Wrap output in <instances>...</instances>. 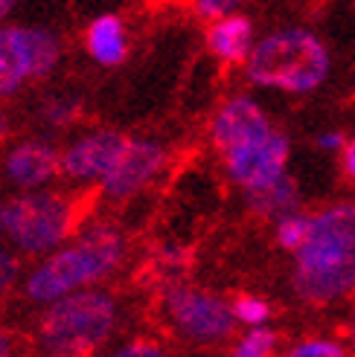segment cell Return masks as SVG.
<instances>
[{"instance_id":"13","label":"cell","mask_w":355,"mask_h":357,"mask_svg":"<svg viewBox=\"0 0 355 357\" xmlns=\"http://www.w3.org/2000/svg\"><path fill=\"white\" fill-rule=\"evenodd\" d=\"M256 38H254V21L239 12L224 15L219 21H210L207 29V50L222 64H245L251 56Z\"/></svg>"},{"instance_id":"28","label":"cell","mask_w":355,"mask_h":357,"mask_svg":"<svg viewBox=\"0 0 355 357\" xmlns=\"http://www.w3.org/2000/svg\"><path fill=\"white\" fill-rule=\"evenodd\" d=\"M12 6H15V0H0V21H3V17L12 12Z\"/></svg>"},{"instance_id":"20","label":"cell","mask_w":355,"mask_h":357,"mask_svg":"<svg viewBox=\"0 0 355 357\" xmlns=\"http://www.w3.org/2000/svg\"><path fill=\"white\" fill-rule=\"evenodd\" d=\"M291 357H344L347 349L341 340H329V337H309V340H300L297 346H291L289 351Z\"/></svg>"},{"instance_id":"6","label":"cell","mask_w":355,"mask_h":357,"mask_svg":"<svg viewBox=\"0 0 355 357\" xmlns=\"http://www.w3.org/2000/svg\"><path fill=\"white\" fill-rule=\"evenodd\" d=\"M61 59V41L44 26H0V96H15L29 82L47 79Z\"/></svg>"},{"instance_id":"22","label":"cell","mask_w":355,"mask_h":357,"mask_svg":"<svg viewBox=\"0 0 355 357\" xmlns=\"http://www.w3.org/2000/svg\"><path fill=\"white\" fill-rule=\"evenodd\" d=\"M17 273H21V261H17V256L9 247L0 244V296L17 282Z\"/></svg>"},{"instance_id":"1","label":"cell","mask_w":355,"mask_h":357,"mask_svg":"<svg viewBox=\"0 0 355 357\" xmlns=\"http://www.w3.org/2000/svg\"><path fill=\"white\" fill-rule=\"evenodd\" d=\"M291 288L306 305H335L355 294V204L338 201L312 215L294 253Z\"/></svg>"},{"instance_id":"4","label":"cell","mask_w":355,"mask_h":357,"mask_svg":"<svg viewBox=\"0 0 355 357\" xmlns=\"http://www.w3.org/2000/svg\"><path fill=\"white\" fill-rule=\"evenodd\" d=\"M117 326V302L105 291L82 288L50 302L38 319V349L52 357L91 354Z\"/></svg>"},{"instance_id":"3","label":"cell","mask_w":355,"mask_h":357,"mask_svg":"<svg viewBox=\"0 0 355 357\" xmlns=\"http://www.w3.org/2000/svg\"><path fill=\"white\" fill-rule=\"evenodd\" d=\"M332 56L321 35L306 26H286L259 38L245 61V76L256 87H271L291 96H306L324 87Z\"/></svg>"},{"instance_id":"9","label":"cell","mask_w":355,"mask_h":357,"mask_svg":"<svg viewBox=\"0 0 355 357\" xmlns=\"http://www.w3.org/2000/svg\"><path fill=\"white\" fill-rule=\"evenodd\" d=\"M166 166V151L152 139H129L122 149L117 166L105 174L102 195L111 201H126L149 186L157 172Z\"/></svg>"},{"instance_id":"25","label":"cell","mask_w":355,"mask_h":357,"mask_svg":"<svg viewBox=\"0 0 355 357\" xmlns=\"http://www.w3.org/2000/svg\"><path fill=\"white\" fill-rule=\"evenodd\" d=\"M341 169H344V174L349 177V181H355V137L347 139V146L341 151Z\"/></svg>"},{"instance_id":"14","label":"cell","mask_w":355,"mask_h":357,"mask_svg":"<svg viewBox=\"0 0 355 357\" xmlns=\"http://www.w3.org/2000/svg\"><path fill=\"white\" fill-rule=\"evenodd\" d=\"M85 47L87 56L102 67H117L129 56V38H126V24L119 15H99L96 21L85 32Z\"/></svg>"},{"instance_id":"12","label":"cell","mask_w":355,"mask_h":357,"mask_svg":"<svg viewBox=\"0 0 355 357\" xmlns=\"http://www.w3.org/2000/svg\"><path fill=\"white\" fill-rule=\"evenodd\" d=\"M3 172L17 189H38L61 172V151L44 139H24L6 151Z\"/></svg>"},{"instance_id":"16","label":"cell","mask_w":355,"mask_h":357,"mask_svg":"<svg viewBox=\"0 0 355 357\" xmlns=\"http://www.w3.org/2000/svg\"><path fill=\"white\" fill-rule=\"evenodd\" d=\"M309 224H312V215H303V212H289V215L277 218V227H274V238L282 250L289 253H297L303 247L306 236H309Z\"/></svg>"},{"instance_id":"24","label":"cell","mask_w":355,"mask_h":357,"mask_svg":"<svg viewBox=\"0 0 355 357\" xmlns=\"http://www.w3.org/2000/svg\"><path fill=\"white\" fill-rule=\"evenodd\" d=\"M317 149L321 151H326V154H338V151H344V146H347V137L341 134V131H324V134H317Z\"/></svg>"},{"instance_id":"8","label":"cell","mask_w":355,"mask_h":357,"mask_svg":"<svg viewBox=\"0 0 355 357\" xmlns=\"http://www.w3.org/2000/svg\"><path fill=\"white\" fill-rule=\"evenodd\" d=\"M289 157H291V142L280 128L262 134L251 142L230 149L222 154L224 172L242 192L262 189L280 177L289 174Z\"/></svg>"},{"instance_id":"30","label":"cell","mask_w":355,"mask_h":357,"mask_svg":"<svg viewBox=\"0 0 355 357\" xmlns=\"http://www.w3.org/2000/svg\"><path fill=\"white\" fill-rule=\"evenodd\" d=\"M152 3H178V0H152Z\"/></svg>"},{"instance_id":"5","label":"cell","mask_w":355,"mask_h":357,"mask_svg":"<svg viewBox=\"0 0 355 357\" xmlns=\"http://www.w3.org/2000/svg\"><path fill=\"white\" fill-rule=\"evenodd\" d=\"M76 224V206L59 192H35L0 204V233L27 256H47L67 241Z\"/></svg>"},{"instance_id":"11","label":"cell","mask_w":355,"mask_h":357,"mask_svg":"<svg viewBox=\"0 0 355 357\" xmlns=\"http://www.w3.org/2000/svg\"><path fill=\"white\" fill-rule=\"evenodd\" d=\"M268 131H274V122L259 108V102L247 99V96H233L212 116L210 139H212V146H216V151L224 154V151L242 146V142H251Z\"/></svg>"},{"instance_id":"23","label":"cell","mask_w":355,"mask_h":357,"mask_svg":"<svg viewBox=\"0 0 355 357\" xmlns=\"http://www.w3.org/2000/svg\"><path fill=\"white\" fill-rule=\"evenodd\" d=\"M117 357H164L166 349L161 343H152V340H134V343H126L114 351Z\"/></svg>"},{"instance_id":"17","label":"cell","mask_w":355,"mask_h":357,"mask_svg":"<svg viewBox=\"0 0 355 357\" xmlns=\"http://www.w3.org/2000/svg\"><path fill=\"white\" fill-rule=\"evenodd\" d=\"M277 349V334L271 328L254 326L242 340L233 346V357H268Z\"/></svg>"},{"instance_id":"29","label":"cell","mask_w":355,"mask_h":357,"mask_svg":"<svg viewBox=\"0 0 355 357\" xmlns=\"http://www.w3.org/2000/svg\"><path fill=\"white\" fill-rule=\"evenodd\" d=\"M349 343L355 349V314H352V323H349Z\"/></svg>"},{"instance_id":"7","label":"cell","mask_w":355,"mask_h":357,"mask_svg":"<svg viewBox=\"0 0 355 357\" xmlns=\"http://www.w3.org/2000/svg\"><path fill=\"white\" fill-rule=\"evenodd\" d=\"M164 317L166 323L195 346H219L236 328L233 302H227L210 291L189 288V284H172L164 294Z\"/></svg>"},{"instance_id":"10","label":"cell","mask_w":355,"mask_h":357,"mask_svg":"<svg viewBox=\"0 0 355 357\" xmlns=\"http://www.w3.org/2000/svg\"><path fill=\"white\" fill-rule=\"evenodd\" d=\"M126 142L129 137H122L119 131H94L79 137L73 146L61 151V174L82 183H102L105 174L117 166Z\"/></svg>"},{"instance_id":"15","label":"cell","mask_w":355,"mask_h":357,"mask_svg":"<svg viewBox=\"0 0 355 357\" xmlns=\"http://www.w3.org/2000/svg\"><path fill=\"white\" fill-rule=\"evenodd\" d=\"M245 201L251 206V212L262 218H282L289 212H297L300 209V189L291 177H280V181L262 186V189H254V192H245Z\"/></svg>"},{"instance_id":"2","label":"cell","mask_w":355,"mask_h":357,"mask_svg":"<svg viewBox=\"0 0 355 357\" xmlns=\"http://www.w3.org/2000/svg\"><path fill=\"white\" fill-rule=\"evenodd\" d=\"M122 256H126V244L122 236L114 227H94L87 229L79 241L56 247L52 253H47L44 261H38L24 279L27 299L38 302V305H50L73 291H82L87 284L108 279Z\"/></svg>"},{"instance_id":"21","label":"cell","mask_w":355,"mask_h":357,"mask_svg":"<svg viewBox=\"0 0 355 357\" xmlns=\"http://www.w3.org/2000/svg\"><path fill=\"white\" fill-rule=\"evenodd\" d=\"M242 0H192V9L204 21H219L224 15H233Z\"/></svg>"},{"instance_id":"26","label":"cell","mask_w":355,"mask_h":357,"mask_svg":"<svg viewBox=\"0 0 355 357\" xmlns=\"http://www.w3.org/2000/svg\"><path fill=\"white\" fill-rule=\"evenodd\" d=\"M15 349V340H12V334L0 328V357H9Z\"/></svg>"},{"instance_id":"19","label":"cell","mask_w":355,"mask_h":357,"mask_svg":"<svg viewBox=\"0 0 355 357\" xmlns=\"http://www.w3.org/2000/svg\"><path fill=\"white\" fill-rule=\"evenodd\" d=\"M233 314L242 326L254 328V326H265L271 319V305L259 296H239L233 302Z\"/></svg>"},{"instance_id":"18","label":"cell","mask_w":355,"mask_h":357,"mask_svg":"<svg viewBox=\"0 0 355 357\" xmlns=\"http://www.w3.org/2000/svg\"><path fill=\"white\" fill-rule=\"evenodd\" d=\"M79 116V99L73 96H52L44 102L41 108V119L52 128H67V125H73Z\"/></svg>"},{"instance_id":"27","label":"cell","mask_w":355,"mask_h":357,"mask_svg":"<svg viewBox=\"0 0 355 357\" xmlns=\"http://www.w3.org/2000/svg\"><path fill=\"white\" fill-rule=\"evenodd\" d=\"M9 134V114H6V108L0 105V139H3Z\"/></svg>"}]
</instances>
